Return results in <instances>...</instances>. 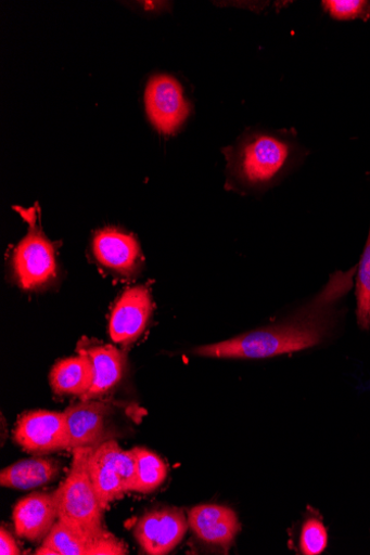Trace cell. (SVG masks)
<instances>
[{
	"label": "cell",
	"instance_id": "cell-1",
	"mask_svg": "<svg viewBox=\"0 0 370 555\" xmlns=\"http://www.w3.org/2000/svg\"><path fill=\"white\" fill-rule=\"evenodd\" d=\"M357 272L333 274L326 287L281 323L216 344L199 346L192 354L206 359L260 360L291 354L322 344L334 327L337 302L350 291Z\"/></svg>",
	"mask_w": 370,
	"mask_h": 555
},
{
	"label": "cell",
	"instance_id": "cell-2",
	"mask_svg": "<svg viewBox=\"0 0 370 555\" xmlns=\"http://www.w3.org/2000/svg\"><path fill=\"white\" fill-rule=\"evenodd\" d=\"M228 183L245 192L263 193L279 185L308 156L295 131L251 130L224 150Z\"/></svg>",
	"mask_w": 370,
	"mask_h": 555
},
{
	"label": "cell",
	"instance_id": "cell-3",
	"mask_svg": "<svg viewBox=\"0 0 370 555\" xmlns=\"http://www.w3.org/2000/svg\"><path fill=\"white\" fill-rule=\"evenodd\" d=\"M93 448L75 449L68 477L59 488V520L77 529L102 532L103 507L89 475Z\"/></svg>",
	"mask_w": 370,
	"mask_h": 555
},
{
	"label": "cell",
	"instance_id": "cell-4",
	"mask_svg": "<svg viewBox=\"0 0 370 555\" xmlns=\"http://www.w3.org/2000/svg\"><path fill=\"white\" fill-rule=\"evenodd\" d=\"M144 103L151 124L166 135L176 134L192 113L181 82L171 75H156L149 80Z\"/></svg>",
	"mask_w": 370,
	"mask_h": 555
},
{
	"label": "cell",
	"instance_id": "cell-5",
	"mask_svg": "<svg viewBox=\"0 0 370 555\" xmlns=\"http://www.w3.org/2000/svg\"><path fill=\"white\" fill-rule=\"evenodd\" d=\"M29 217L28 234L14 250L13 270L21 287L33 291L56 279L58 261L54 245L37 227L35 216Z\"/></svg>",
	"mask_w": 370,
	"mask_h": 555
},
{
	"label": "cell",
	"instance_id": "cell-6",
	"mask_svg": "<svg viewBox=\"0 0 370 555\" xmlns=\"http://www.w3.org/2000/svg\"><path fill=\"white\" fill-rule=\"evenodd\" d=\"M127 553L125 543L105 530L90 532L61 520L35 552L37 555H124Z\"/></svg>",
	"mask_w": 370,
	"mask_h": 555
},
{
	"label": "cell",
	"instance_id": "cell-7",
	"mask_svg": "<svg viewBox=\"0 0 370 555\" xmlns=\"http://www.w3.org/2000/svg\"><path fill=\"white\" fill-rule=\"evenodd\" d=\"M14 439L33 453L71 449L65 412L37 411L24 415L14 430Z\"/></svg>",
	"mask_w": 370,
	"mask_h": 555
},
{
	"label": "cell",
	"instance_id": "cell-8",
	"mask_svg": "<svg viewBox=\"0 0 370 555\" xmlns=\"http://www.w3.org/2000/svg\"><path fill=\"white\" fill-rule=\"evenodd\" d=\"M189 521L177 508L155 509L143 515L135 528V537L143 552L165 555L183 540Z\"/></svg>",
	"mask_w": 370,
	"mask_h": 555
},
{
	"label": "cell",
	"instance_id": "cell-9",
	"mask_svg": "<svg viewBox=\"0 0 370 555\" xmlns=\"http://www.w3.org/2000/svg\"><path fill=\"white\" fill-rule=\"evenodd\" d=\"M152 313L150 291L135 286L123 293L116 302L110 322L112 339L122 345L135 343L146 328Z\"/></svg>",
	"mask_w": 370,
	"mask_h": 555
},
{
	"label": "cell",
	"instance_id": "cell-10",
	"mask_svg": "<svg viewBox=\"0 0 370 555\" xmlns=\"http://www.w3.org/2000/svg\"><path fill=\"white\" fill-rule=\"evenodd\" d=\"M59 493L34 492L20 500L13 520L17 535L31 542L43 541L59 521Z\"/></svg>",
	"mask_w": 370,
	"mask_h": 555
},
{
	"label": "cell",
	"instance_id": "cell-11",
	"mask_svg": "<svg viewBox=\"0 0 370 555\" xmlns=\"http://www.w3.org/2000/svg\"><path fill=\"white\" fill-rule=\"evenodd\" d=\"M92 249L100 264L123 275L135 273L141 262L138 241L132 235L114 228L97 232Z\"/></svg>",
	"mask_w": 370,
	"mask_h": 555
},
{
	"label": "cell",
	"instance_id": "cell-12",
	"mask_svg": "<svg viewBox=\"0 0 370 555\" xmlns=\"http://www.w3.org/2000/svg\"><path fill=\"white\" fill-rule=\"evenodd\" d=\"M188 521L196 537L210 545L228 547L240 531L237 514L220 504H201L192 508Z\"/></svg>",
	"mask_w": 370,
	"mask_h": 555
},
{
	"label": "cell",
	"instance_id": "cell-13",
	"mask_svg": "<svg viewBox=\"0 0 370 555\" xmlns=\"http://www.w3.org/2000/svg\"><path fill=\"white\" fill-rule=\"evenodd\" d=\"M111 413L107 403L82 400L78 405L69 408L66 421L71 440V449L94 448L109 440L105 435V423Z\"/></svg>",
	"mask_w": 370,
	"mask_h": 555
},
{
	"label": "cell",
	"instance_id": "cell-14",
	"mask_svg": "<svg viewBox=\"0 0 370 555\" xmlns=\"http://www.w3.org/2000/svg\"><path fill=\"white\" fill-rule=\"evenodd\" d=\"M78 352L89 359L93 370L92 386L82 400H92L109 393L124 378L127 360L118 348L112 345H86Z\"/></svg>",
	"mask_w": 370,
	"mask_h": 555
},
{
	"label": "cell",
	"instance_id": "cell-15",
	"mask_svg": "<svg viewBox=\"0 0 370 555\" xmlns=\"http://www.w3.org/2000/svg\"><path fill=\"white\" fill-rule=\"evenodd\" d=\"M60 464L50 459L36 457L21 461L0 473V485L4 488L30 490L56 479Z\"/></svg>",
	"mask_w": 370,
	"mask_h": 555
},
{
	"label": "cell",
	"instance_id": "cell-16",
	"mask_svg": "<svg viewBox=\"0 0 370 555\" xmlns=\"http://www.w3.org/2000/svg\"><path fill=\"white\" fill-rule=\"evenodd\" d=\"M50 386L58 395L84 397L93 383L92 365L80 354L59 362L50 372Z\"/></svg>",
	"mask_w": 370,
	"mask_h": 555
},
{
	"label": "cell",
	"instance_id": "cell-17",
	"mask_svg": "<svg viewBox=\"0 0 370 555\" xmlns=\"http://www.w3.org/2000/svg\"><path fill=\"white\" fill-rule=\"evenodd\" d=\"M136 476L130 492L150 493L162 487L168 477V466L156 453L141 447L132 449Z\"/></svg>",
	"mask_w": 370,
	"mask_h": 555
},
{
	"label": "cell",
	"instance_id": "cell-18",
	"mask_svg": "<svg viewBox=\"0 0 370 555\" xmlns=\"http://www.w3.org/2000/svg\"><path fill=\"white\" fill-rule=\"evenodd\" d=\"M88 468L90 479L104 511L109 508L112 502L122 499L129 492L122 476L112 466L99 461L93 452H91Z\"/></svg>",
	"mask_w": 370,
	"mask_h": 555
},
{
	"label": "cell",
	"instance_id": "cell-19",
	"mask_svg": "<svg viewBox=\"0 0 370 555\" xmlns=\"http://www.w3.org/2000/svg\"><path fill=\"white\" fill-rule=\"evenodd\" d=\"M93 455L112 466L124 479L129 492L136 476V459L132 450H123L117 441L105 440L93 449Z\"/></svg>",
	"mask_w": 370,
	"mask_h": 555
},
{
	"label": "cell",
	"instance_id": "cell-20",
	"mask_svg": "<svg viewBox=\"0 0 370 555\" xmlns=\"http://www.w3.org/2000/svg\"><path fill=\"white\" fill-rule=\"evenodd\" d=\"M357 323L360 330H370V228L360 262L357 266Z\"/></svg>",
	"mask_w": 370,
	"mask_h": 555
},
{
	"label": "cell",
	"instance_id": "cell-21",
	"mask_svg": "<svg viewBox=\"0 0 370 555\" xmlns=\"http://www.w3.org/2000/svg\"><path fill=\"white\" fill-rule=\"evenodd\" d=\"M322 8L327 14L339 22L370 18V2L367 0H324Z\"/></svg>",
	"mask_w": 370,
	"mask_h": 555
},
{
	"label": "cell",
	"instance_id": "cell-22",
	"mask_svg": "<svg viewBox=\"0 0 370 555\" xmlns=\"http://www.w3.org/2000/svg\"><path fill=\"white\" fill-rule=\"evenodd\" d=\"M328 530L320 519L309 518L302 528L299 547L305 555H319L328 546Z\"/></svg>",
	"mask_w": 370,
	"mask_h": 555
},
{
	"label": "cell",
	"instance_id": "cell-23",
	"mask_svg": "<svg viewBox=\"0 0 370 555\" xmlns=\"http://www.w3.org/2000/svg\"><path fill=\"white\" fill-rule=\"evenodd\" d=\"M0 554L20 555L21 550L14 537L4 528L0 529Z\"/></svg>",
	"mask_w": 370,
	"mask_h": 555
}]
</instances>
